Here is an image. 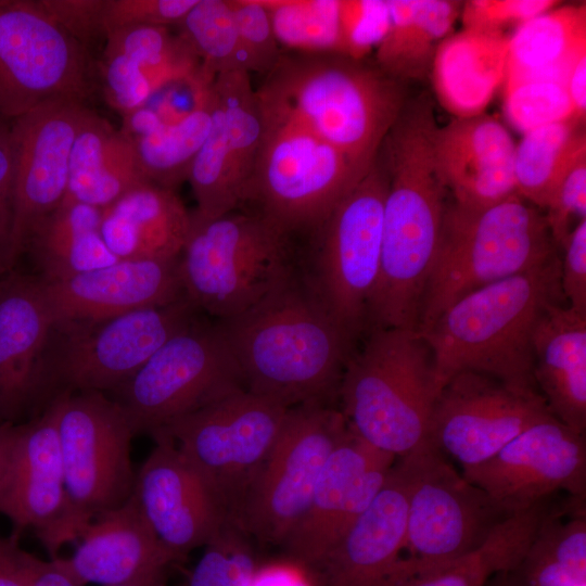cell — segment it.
<instances>
[{"label": "cell", "instance_id": "cell-49", "mask_svg": "<svg viewBox=\"0 0 586 586\" xmlns=\"http://www.w3.org/2000/svg\"><path fill=\"white\" fill-rule=\"evenodd\" d=\"M555 0H470L461 7L464 28L504 31L558 5Z\"/></svg>", "mask_w": 586, "mask_h": 586}, {"label": "cell", "instance_id": "cell-53", "mask_svg": "<svg viewBox=\"0 0 586 586\" xmlns=\"http://www.w3.org/2000/svg\"><path fill=\"white\" fill-rule=\"evenodd\" d=\"M514 572L524 586H584L586 575L527 549Z\"/></svg>", "mask_w": 586, "mask_h": 586}, {"label": "cell", "instance_id": "cell-3", "mask_svg": "<svg viewBox=\"0 0 586 586\" xmlns=\"http://www.w3.org/2000/svg\"><path fill=\"white\" fill-rule=\"evenodd\" d=\"M564 303L560 258L475 290L449 305L418 331L429 345L437 394L462 371L536 388L533 335L552 304Z\"/></svg>", "mask_w": 586, "mask_h": 586}, {"label": "cell", "instance_id": "cell-16", "mask_svg": "<svg viewBox=\"0 0 586 586\" xmlns=\"http://www.w3.org/2000/svg\"><path fill=\"white\" fill-rule=\"evenodd\" d=\"M90 92L85 47L39 0H0V114L15 119L53 101Z\"/></svg>", "mask_w": 586, "mask_h": 586}, {"label": "cell", "instance_id": "cell-44", "mask_svg": "<svg viewBox=\"0 0 586 586\" xmlns=\"http://www.w3.org/2000/svg\"><path fill=\"white\" fill-rule=\"evenodd\" d=\"M339 16L343 54L365 60L387 31L388 0H340Z\"/></svg>", "mask_w": 586, "mask_h": 586}, {"label": "cell", "instance_id": "cell-20", "mask_svg": "<svg viewBox=\"0 0 586 586\" xmlns=\"http://www.w3.org/2000/svg\"><path fill=\"white\" fill-rule=\"evenodd\" d=\"M59 403L54 397L28 422L17 424L11 447L0 513L18 539L31 528L50 555L76 540L65 489L58 432Z\"/></svg>", "mask_w": 586, "mask_h": 586}, {"label": "cell", "instance_id": "cell-2", "mask_svg": "<svg viewBox=\"0 0 586 586\" xmlns=\"http://www.w3.org/2000/svg\"><path fill=\"white\" fill-rule=\"evenodd\" d=\"M219 326L246 391L286 408L326 403L339 390L354 340L306 278L293 272Z\"/></svg>", "mask_w": 586, "mask_h": 586}, {"label": "cell", "instance_id": "cell-38", "mask_svg": "<svg viewBox=\"0 0 586 586\" xmlns=\"http://www.w3.org/2000/svg\"><path fill=\"white\" fill-rule=\"evenodd\" d=\"M213 84V82H212ZM211 88L199 104L177 122L130 140L148 182L175 190L188 176L212 123Z\"/></svg>", "mask_w": 586, "mask_h": 586}, {"label": "cell", "instance_id": "cell-1", "mask_svg": "<svg viewBox=\"0 0 586 586\" xmlns=\"http://www.w3.org/2000/svg\"><path fill=\"white\" fill-rule=\"evenodd\" d=\"M433 114L405 112L385 137L379 157L387 176L379 276L367 320L372 328L417 330L434 263L447 189L432 154Z\"/></svg>", "mask_w": 586, "mask_h": 586}, {"label": "cell", "instance_id": "cell-27", "mask_svg": "<svg viewBox=\"0 0 586 586\" xmlns=\"http://www.w3.org/2000/svg\"><path fill=\"white\" fill-rule=\"evenodd\" d=\"M53 327L38 276H0V417L37 411L44 351Z\"/></svg>", "mask_w": 586, "mask_h": 586}, {"label": "cell", "instance_id": "cell-14", "mask_svg": "<svg viewBox=\"0 0 586 586\" xmlns=\"http://www.w3.org/2000/svg\"><path fill=\"white\" fill-rule=\"evenodd\" d=\"M288 410L243 388L173 421L153 435L165 434L174 441L233 520L273 448Z\"/></svg>", "mask_w": 586, "mask_h": 586}, {"label": "cell", "instance_id": "cell-60", "mask_svg": "<svg viewBox=\"0 0 586 586\" xmlns=\"http://www.w3.org/2000/svg\"><path fill=\"white\" fill-rule=\"evenodd\" d=\"M2 423H4V422H2L1 417H0V424H2Z\"/></svg>", "mask_w": 586, "mask_h": 586}, {"label": "cell", "instance_id": "cell-12", "mask_svg": "<svg viewBox=\"0 0 586 586\" xmlns=\"http://www.w3.org/2000/svg\"><path fill=\"white\" fill-rule=\"evenodd\" d=\"M386 192L387 176L378 155L368 173L311 233L313 266L306 280L353 339L367 321L379 276Z\"/></svg>", "mask_w": 586, "mask_h": 586}, {"label": "cell", "instance_id": "cell-4", "mask_svg": "<svg viewBox=\"0 0 586 586\" xmlns=\"http://www.w3.org/2000/svg\"><path fill=\"white\" fill-rule=\"evenodd\" d=\"M366 174L406 103L404 84L365 60L282 51L256 89Z\"/></svg>", "mask_w": 586, "mask_h": 586}, {"label": "cell", "instance_id": "cell-46", "mask_svg": "<svg viewBox=\"0 0 586 586\" xmlns=\"http://www.w3.org/2000/svg\"><path fill=\"white\" fill-rule=\"evenodd\" d=\"M198 0H104V38L116 30L136 26L178 25Z\"/></svg>", "mask_w": 586, "mask_h": 586}, {"label": "cell", "instance_id": "cell-45", "mask_svg": "<svg viewBox=\"0 0 586 586\" xmlns=\"http://www.w3.org/2000/svg\"><path fill=\"white\" fill-rule=\"evenodd\" d=\"M530 549L586 575L585 512L562 522L556 513L548 510L540 521Z\"/></svg>", "mask_w": 586, "mask_h": 586}, {"label": "cell", "instance_id": "cell-8", "mask_svg": "<svg viewBox=\"0 0 586 586\" xmlns=\"http://www.w3.org/2000/svg\"><path fill=\"white\" fill-rule=\"evenodd\" d=\"M259 101L264 133L243 205L292 238L311 234L368 171L357 170L284 111Z\"/></svg>", "mask_w": 586, "mask_h": 586}, {"label": "cell", "instance_id": "cell-15", "mask_svg": "<svg viewBox=\"0 0 586 586\" xmlns=\"http://www.w3.org/2000/svg\"><path fill=\"white\" fill-rule=\"evenodd\" d=\"M55 398L65 489L78 539L95 518L131 497L136 472L130 448L136 435L120 406L105 393H61Z\"/></svg>", "mask_w": 586, "mask_h": 586}, {"label": "cell", "instance_id": "cell-59", "mask_svg": "<svg viewBox=\"0 0 586 586\" xmlns=\"http://www.w3.org/2000/svg\"><path fill=\"white\" fill-rule=\"evenodd\" d=\"M116 586H166V581L160 579V581L132 583V584L116 585Z\"/></svg>", "mask_w": 586, "mask_h": 586}, {"label": "cell", "instance_id": "cell-57", "mask_svg": "<svg viewBox=\"0 0 586 586\" xmlns=\"http://www.w3.org/2000/svg\"><path fill=\"white\" fill-rule=\"evenodd\" d=\"M17 423L0 424V502L11 447L16 434Z\"/></svg>", "mask_w": 586, "mask_h": 586}, {"label": "cell", "instance_id": "cell-22", "mask_svg": "<svg viewBox=\"0 0 586 586\" xmlns=\"http://www.w3.org/2000/svg\"><path fill=\"white\" fill-rule=\"evenodd\" d=\"M351 430L328 457L305 514L283 543L289 558L315 568L368 509L395 462Z\"/></svg>", "mask_w": 586, "mask_h": 586}, {"label": "cell", "instance_id": "cell-40", "mask_svg": "<svg viewBox=\"0 0 586 586\" xmlns=\"http://www.w3.org/2000/svg\"><path fill=\"white\" fill-rule=\"evenodd\" d=\"M283 51L340 53V0H262Z\"/></svg>", "mask_w": 586, "mask_h": 586}, {"label": "cell", "instance_id": "cell-24", "mask_svg": "<svg viewBox=\"0 0 586 586\" xmlns=\"http://www.w3.org/2000/svg\"><path fill=\"white\" fill-rule=\"evenodd\" d=\"M408 477L394 462L368 509L308 571L315 586H397L406 540Z\"/></svg>", "mask_w": 586, "mask_h": 586}, {"label": "cell", "instance_id": "cell-55", "mask_svg": "<svg viewBox=\"0 0 586 586\" xmlns=\"http://www.w3.org/2000/svg\"><path fill=\"white\" fill-rule=\"evenodd\" d=\"M563 85L576 117L584 120L586 113V54L579 56L572 64Z\"/></svg>", "mask_w": 586, "mask_h": 586}, {"label": "cell", "instance_id": "cell-28", "mask_svg": "<svg viewBox=\"0 0 586 586\" xmlns=\"http://www.w3.org/2000/svg\"><path fill=\"white\" fill-rule=\"evenodd\" d=\"M64 566L82 584L116 586L165 579L178 562L161 543L133 497L95 518L80 534Z\"/></svg>", "mask_w": 586, "mask_h": 586}, {"label": "cell", "instance_id": "cell-25", "mask_svg": "<svg viewBox=\"0 0 586 586\" xmlns=\"http://www.w3.org/2000/svg\"><path fill=\"white\" fill-rule=\"evenodd\" d=\"M40 282L53 324L101 320L184 297L178 258L118 259L63 280Z\"/></svg>", "mask_w": 586, "mask_h": 586}, {"label": "cell", "instance_id": "cell-5", "mask_svg": "<svg viewBox=\"0 0 586 586\" xmlns=\"http://www.w3.org/2000/svg\"><path fill=\"white\" fill-rule=\"evenodd\" d=\"M337 393L355 435L404 457L428 438L437 396L431 349L417 330L372 328L362 349L349 356Z\"/></svg>", "mask_w": 586, "mask_h": 586}, {"label": "cell", "instance_id": "cell-30", "mask_svg": "<svg viewBox=\"0 0 586 586\" xmlns=\"http://www.w3.org/2000/svg\"><path fill=\"white\" fill-rule=\"evenodd\" d=\"M191 213L175 190L142 183L102 209L100 234L117 259L178 258Z\"/></svg>", "mask_w": 586, "mask_h": 586}, {"label": "cell", "instance_id": "cell-17", "mask_svg": "<svg viewBox=\"0 0 586 586\" xmlns=\"http://www.w3.org/2000/svg\"><path fill=\"white\" fill-rule=\"evenodd\" d=\"M551 415L536 388L515 387L487 374L462 371L438 392L426 441L468 468L487 460L525 429Z\"/></svg>", "mask_w": 586, "mask_h": 586}, {"label": "cell", "instance_id": "cell-51", "mask_svg": "<svg viewBox=\"0 0 586 586\" xmlns=\"http://www.w3.org/2000/svg\"><path fill=\"white\" fill-rule=\"evenodd\" d=\"M39 3L51 18L84 47L103 36L104 0H39Z\"/></svg>", "mask_w": 586, "mask_h": 586}, {"label": "cell", "instance_id": "cell-7", "mask_svg": "<svg viewBox=\"0 0 586 586\" xmlns=\"http://www.w3.org/2000/svg\"><path fill=\"white\" fill-rule=\"evenodd\" d=\"M292 239L249 211L217 218L191 213L178 257L186 298L218 320L245 311L294 272Z\"/></svg>", "mask_w": 586, "mask_h": 586}, {"label": "cell", "instance_id": "cell-36", "mask_svg": "<svg viewBox=\"0 0 586 586\" xmlns=\"http://www.w3.org/2000/svg\"><path fill=\"white\" fill-rule=\"evenodd\" d=\"M547 511L544 501L510 514L477 549L404 586H486L497 573L519 565Z\"/></svg>", "mask_w": 586, "mask_h": 586}, {"label": "cell", "instance_id": "cell-9", "mask_svg": "<svg viewBox=\"0 0 586 586\" xmlns=\"http://www.w3.org/2000/svg\"><path fill=\"white\" fill-rule=\"evenodd\" d=\"M195 310L184 296L101 320L53 324L42 360L37 412L61 393L114 392L189 326Z\"/></svg>", "mask_w": 586, "mask_h": 586}, {"label": "cell", "instance_id": "cell-48", "mask_svg": "<svg viewBox=\"0 0 586 586\" xmlns=\"http://www.w3.org/2000/svg\"><path fill=\"white\" fill-rule=\"evenodd\" d=\"M545 215L552 241L563 245L575 216L586 218V155L578 158L553 190Z\"/></svg>", "mask_w": 586, "mask_h": 586}, {"label": "cell", "instance_id": "cell-23", "mask_svg": "<svg viewBox=\"0 0 586 586\" xmlns=\"http://www.w3.org/2000/svg\"><path fill=\"white\" fill-rule=\"evenodd\" d=\"M151 437L155 447L136 472L132 495L157 538L179 562L205 547L230 519L174 441L161 433Z\"/></svg>", "mask_w": 586, "mask_h": 586}, {"label": "cell", "instance_id": "cell-33", "mask_svg": "<svg viewBox=\"0 0 586 586\" xmlns=\"http://www.w3.org/2000/svg\"><path fill=\"white\" fill-rule=\"evenodd\" d=\"M586 54V4L556 5L517 26L510 36L505 82L525 79L564 81Z\"/></svg>", "mask_w": 586, "mask_h": 586}, {"label": "cell", "instance_id": "cell-6", "mask_svg": "<svg viewBox=\"0 0 586 586\" xmlns=\"http://www.w3.org/2000/svg\"><path fill=\"white\" fill-rule=\"evenodd\" d=\"M555 249L545 215L518 194L486 208L447 203L417 331L460 297L546 263Z\"/></svg>", "mask_w": 586, "mask_h": 586}, {"label": "cell", "instance_id": "cell-52", "mask_svg": "<svg viewBox=\"0 0 586 586\" xmlns=\"http://www.w3.org/2000/svg\"><path fill=\"white\" fill-rule=\"evenodd\" d=\"M560 259V286L566 305L586 313V218L570 231Z\"/></svg>", "mask_w": 586, "mask_h": 586}, {"label": "cell", "instance_id": "cell-41", "mask_svg": "<svg viewBox=\"0 0 586 586\" xmlns=\"http://www.w3.org/2000/svg\"><path fill=\"white\" fill-rule=\"evenodd\" d=\"M250 536L228 520L190 573L188 586H252L255 559Z\"/></svg>", "mask_w": 586, "mask_h": 586}, {"label": "cell", "instance_id": "cell-54", "mask_svg": "<svg viewBox=\"0 0 586 586\" xmlns=\"http://www.w3.org/2000/svg\"><path fill=\"white\" fill-rule=\"evenodd\" d=\"M41 562L13 536H0V586H29Z\"/></svg>", "mask_w": 586, "mask_h": 586}, {"label": "cell", "instance_id": "cell-58", "mask_svg": "<svg viewBox=\"0 0 586 586\" xmlns=\"http://www.w3.org/2000/svg\"><path fill=\"white\" fill-rule=\"evenodd\" d=\"M486 586H524L514 570L499 572L494 575Z\"/></svg>", "mask_w": 586, "mask_h": 586}, {"label": "cell", "instance_id": "cell-21", "mask_svg": "<svg viewBox=\"0 0 586 586\" xmlns=\"http://www.w3.org/2000/svg\"><path fill=\"white\" fill-rule=\"evenodd\" d=\"M89 111L84 102L59 100L13 119V266L38 224L66 195L73 143Z\"/></svg>", "mask_w": 586, "mask_h": 586}, {"label": "cell", "instance_id": "cell-43", "mask_svg": "<svg viewBox=\"0 0 586 586\" xmlns=\"http://www.w3.org/2000/svg\"><path fill=\"white\" fill-rule=\"evenodd\" d=\"M247 72L268 75L282 48L262 0H231Z\"/></svg>", "mask_w": 586, "mask_h": 586}, {"label": "cell", "instance_id": "cell-39", "mask_svg": "<svg viewBox=\"0 0 586 586\" xmlns=\"http://www.w3.org/2000/svg\"><path fill=\"white\" fill-rule=\"evenodd\" d=\"M176 26L207 75L247 72L231 0H198Z\"/></svg>", "mask_w": 586, "mask_h": 586}, {"label": "cell", "instance_id": "cell-42", "mask_svg": "<svg viewBox=\"0 0 586 586\" xmlns=\"http://www.w3.org/2000/svg\"><path fill=\"white\" fill-rule=\"evenodd\" d=\"M502 87L505 116L522 133L577 118L562 81L525 79L505 82Z\"/></svg>", "mask_w": 586, "mask_h": 586}, {"label": "cell", "instance_id": "cell-61", "mask_svg": "<svg viewBox=\"0 0 586 586\" xmlns=\"http://www.w3.org/2000/svg\"><path fill=\"white\" fill-rule=\"evenodd\" d=\"M585 586V585H584Z\"/></svg>", "mask_w": 586, "mask_h": 586}, {"label": "cell", "instance_id": "cell-37", "mask_svg": "<svg viewBox=\"0 0 586 586\" xmlns=\"http://www.w3.org/2000/svg\"><path fill=\"white\" fill-rule=\"evenodd\" d=\"M582 119L571 118L526 133L514 149L517 194L534 205H546L566 171L586 155Z\"/></svg>", "mask_w": 586, "mask_h": 586}, {"label": "cell", "instance_id": "cell-32", "mask_svg": "<svg viewBox=\"0 0 586 586\" xmlns=\"http://www.w3.org/2000/svg\"><path fill=\"white\" fill-rule=\"evenodd\" d=\"M146 182L130 139L90 110L73 143L63 202L104 209Z\"/></svg>", "mask_w": 586, "mask_h": 586}, {"label": "cell", "instance_id": "cell-56", "mask_svg": "<svg viewBox=\"0 0 586 586\" xmlns=\"http://www.w3.org/2000/svg\"><path fill=\"white\" fill-rule=\"evenodd\" d=\"M29 586H85L62 563L61 558L39 563Z\"/></svg>", "mask_w": 586, "mask_h": 586}, {"label": "cell", "instance_id": "cell-10", "mask_svg": "<svg viewBox=\"0 0 586 586\" xmlns=\"http://www.w3.org/2000/svg\"><path fill=\"white\" fill-rule=\"evenodd\" d=\"M399 460L409 487L406 540L397 571V586H404L477 549L510 513L428 441Z\"/></svg>", "mask_w": 586, "mask_h": 586}, {"label": "cell", "instance_id": "cell-11", "mask_svg": "<svg viewBox=\"0 0 586 586\" xmlns=\"http://www.w3.org/2000/svg\"><path fill=\"white\" fill-rule=\"evenodd\" d=\"M243 388L241 372L219 326L193 320L112 393L135 435L151 436Z\"/></svg>", "mask_w": 586, "mask_h": 586}, {"label": "cell", "instance_id": "cell-13", "mask_svg": "<svg viewBox=\"0 0 586 586\" xmlns=\"http://www.w3.org/2000/svg\"><path fill=\"white\" fill-rule=\"evenodd\" d=\"M348 430L341 410L326 403L289 408L232 521L260 543L282 546L305 514L328 457Z\"/></svg>", "mask_w": 586, "mask_h": 586}, {"label": "cell", "instance_id": "cell-19", "mask_svg": "<svg viewBox=\"0 0 586 586\" xmlns=\"http://www.w3.org/2000/svg\"><path fill=\"white\" fill-rule=\"evenodd\" d=\"M462 475L512 514L564 491L584 500L585 434L548 416L532 424L487 460Z\"/></svg>", "mask_w": 586, "mask_h": 586}, {"label": "cell", "instance_id": "cell-29", "mask_svg": "<svg viewBox=\"0 0 586 586\" xmlns=\"http://www.w3.org/2000/svg\"><path fill=\"white\" fill-rule=\"evenodd\" d=\"M533 377L551 413L578 434L586 429V313L552 304L533 335Z\"/></svg>", "mask_w": 586, "mask_h": 586}, {"label": "cell", "instance_id": "cell-18", "mask_svg": "<svg viewBox=\"0 0 586 586\" xmlns=\"http://www.w3.org/2000/svg\"><path fill=\"white\" fill-rule=\"evenodd\" d=\"M211 98V128L188 176L198 204L194 213L203 218H217L243 205L264 133L251 74L217 75Z\"/></svg>", "mask_w": 586, "mask_h": 586}, {"label": "cell", "instance_id": "cell-26", "mask_svg": "<svg viewBox=\"0 0 586 586\" xmlns=\"http://www.w3.org/2000/svg\"><path fill=\"white\" fill-rule=\"evenodd\" d=\"M515 143L495 117L481 114L454 118L432 135L434 165L454 202L486 208L517 194Z\"/></svg>", "mask_w": 586, "mask_h": 586}, {"label": "cell", "instance_id": "cell-50", "mask_svg": "<svg viewBox=\"0 0 586 586\" xmlns=\"http://www.w3.org/2000/svg\"><path fill=\"white\" fill-rule=\"evenodd\" d=\"M14 173L13 119L0 114V276L14 267L11 259Z\"/></svg>", "mask_w": 586, "mask_h": 586}, {"label": "cell", "instance_id": "cell-47", "mask_svg": "<svg viewBox=\"0 0 586 586\" xmlns=\"http://www.w3.org/2000/svg\"><path fill=\"white\" fill-rule=\"evenodd\" d=\"M101 73L105 99L122 115L140 109L155 93L141 67L120 53L104 50Z\"/></svg>", "mask_w": 586, "mask_h": 586}, {"label": "cell", "instance_id": "cell-34", "mask_svg": "<svg viewBox=\"0 0 586 586\" xmlns=\"http://www.w3.org/2000/svg\"><path fill=\"white\" fill-rule=\"evenodd\" d=\"M102 209L62 202L33 231L25 252L43 281L63 280L118 260L100 234Z\"/></svg>", "mask_w": 586, "mask_h": 586}, {"label": "cell", "instance_id": "cell-35", "mask_svg": "<svg viewBox=\"0 0 586 586\" xmlns=\"http://www.w3.org/2000/svg\"><path fill=\"white\" fill-rule=\"evenodd\" d=\"M461 7L450 0H388L390 25L375 48V65L402 82L424 78Z\"/></svg>", "mask_w": 586, "mask_h": 586}, {"label": "cell", "instance_id": "cell-31", "mask_svg": "<svg viewBox=\"0 0 586 586\" xmlns=\"http://www.w3.org/2000/svg\"><path fill=\"white\" fill-rule=\"evenodd\" d=\"M509 43L504 31L463 28L438 44L430 74L440 104L455 118L484 113L504 85Z\"/></svg>", "mask_w": 586, "mask_h": 586}]
</instances>
